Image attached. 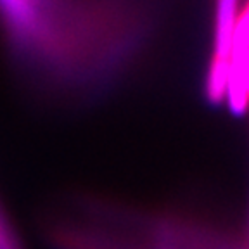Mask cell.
<instances>
[{
  "instance_id": "obj_1",
  "label": "cell",
  "mask_w": 249,
  "mask_h": 249,
  "mask_svg": "<svg viewBox=\"0 0 249 249\" xmlns=\"http://www.w3.org/2000/svg\"><path fill=\"white\" fill-rule=\"evenodd\" d=\"M151 18L139 0H0L16 62L61 89H97L130 66Z\"/></svg>"
}]
</instances>
